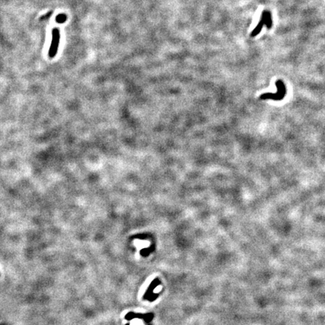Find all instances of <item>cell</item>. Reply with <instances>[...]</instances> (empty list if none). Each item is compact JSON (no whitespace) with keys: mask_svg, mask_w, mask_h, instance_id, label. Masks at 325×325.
<instances>
[{"mask_svg":"<svg viewBox=\"0 0 325 325\" xmlns=\"http://www.w3.org/2000/svg\"><path fill=\"white\" fill-rule=\"evenodd\" d=\"M276 85L277 89H278V92H276V93H266L262 94V95L260 96V99H273V100H282V99L285 98V96L286 93V88L284 83L282 82V81H281V80H278L276 82Z\"/></svg>","mask_w":325,"mask_h":325,"instance_id":"cell-1","label":"cell"},{"mask_svg":"<svg viewBox=\"0 0 325 325\" xmlns=\"http://www.w3.org/2000/svg\"><path fill=\"white\" fill-rule=\"evenodd\" d=\"M265 24L267 26L268 29H269L272 26V16L270 12L268 11H263L262 15H261V20L251 33V36L255 37L257 35H258L261 31V29H262L264 25Z\"/></svg>","mask_w":325,"mask_h":325,"instance_id":"cell-2","label":"cell"},{"mask_svg":"<svg viewBox=\"0 0 325 325\" xmlns=\"http://www.w3.org/2000/svg\"><path fill=\"white\" fill-rule=\"evenodd\" d=\"M60 41V33L58 28H54L52 30V40H51V47L49 49V56L51 58H54L56 55Z\"/></svg>","mask_w":325,"mask_h":325,"instance_id":"cell-3","label":"cell"},{"mask_svg":"<svg viewBox=\"0 0 325 325\" xmlns=\"http://www.w3.org/2000/svg\"><path fill=\"white\" fill-rule=\"evenodd\" d=\"M67 19V17L66 15H64V14H62V15H59L56 17V22L57 23H64L65 20H66Z\"/></svg>","mask_w":325,"mask_h":325,"instance_id":"cell-4","label":"cell"},{"mask_svg":"<svg viewBox=\"0 0 325 325\" xmlns=\"http://www.w3.org/2000/svg\"><path fill=\"white\" fill-rule=\"evenodd\" d=\"M51 14H52V11H50V12H47V14H46V15H45L42 16V17H41V19H42V20H44V19H47V18H49V17H50V16H51Z\"/></svg>","mask_w":325,"mask_h":325,"instance_id":"cell-5","label":"cell"}]
</instances>
